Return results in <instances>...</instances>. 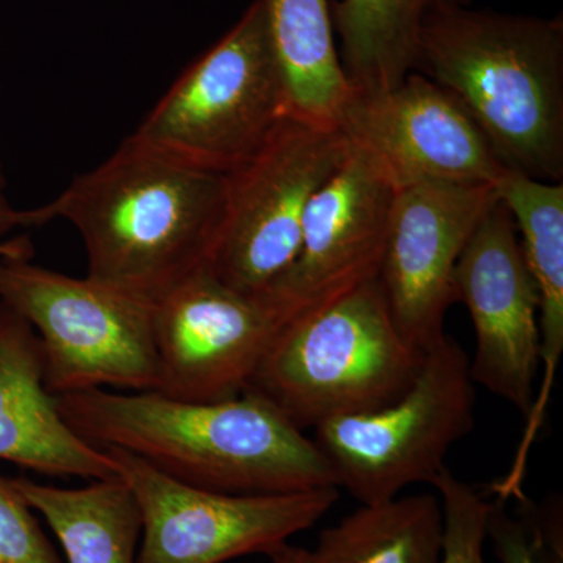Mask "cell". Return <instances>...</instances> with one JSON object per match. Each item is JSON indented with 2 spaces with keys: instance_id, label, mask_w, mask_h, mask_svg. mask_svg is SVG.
<instances>
[{
  "instance_id": "cell-11",
  "label": "cell",
  "mask_w": 563,
  "mask_h": 563,
  "mask_svg": "<svg viewBox=\"0 0 563 563\" xmlns=\"http://www.w3.org/2000/svg\"><path fill=\"white\" fill-rule=\"evenodd\" d=\"M339 129L396 191L432 181L496 185L507 173L465 107L417 70L391 90L351 91Z\"/></svg>"
},
{
  "instance_id": "cell-14",
  "label": "cell",
  "mask_w": 563,
  "mask_h": 563,
  "mask_svg": "<svg viewBox=\"0 0 563 563\" xmlns=\"http://www.w3.org/2000/svg\"><path fill=\"white\" fill-rule=\"evenodd\" d=\"M395 195L379 169L351 146L307 207L295 263L263 296L282 325L376 280Z\"/></svg>"
},
{
  "instance_id": "cell-10",
  "label": "cell",
  "mask_w": 563,
  "mask_h": 563,
  "mask_svg": "<svg viewBox=\"0 0 563 563\" xmlns=\"http://www.w3.org/2000/svg\"><path fill=\"white\" fill-rule=\"evenodd\" d=\"M158 393L181 401L239 398L282 322L257 296L229 287L210 266L152 303Z\"/></svg>"
},
{
  "instance_id": "cell-19",
  "label": "cell",
  "mask_w": 563,
  "mask_h": 563,
  "mask_svg": "<svg viewBox=\"0 0 563 563\" xmlns=\"http://www.w3.org/2000/svg\"><path fill=\"white\" fill-rule=\"evenodd\" d=\"M29 506L60 543L65 563H136L141 514L121 477L63 488L14 477Z\"/></svg>"
},
{
  "instance_id": "cell-24",
  "label": "cell",
  "mask_w": 563,
  "mask_h": 563,
  "mask_svg": "<svg viewBox=\"0 0 563 563\" xmlns=\"http://www.w3.org/2000/svg\"><path fill=\"white\" fill-rule=\"evenodd\" d=\"M51 220L46 203L38 209L20 210L13 207L7 196V179L0 162V243L10 239L11 233L18 229L40 228Z\"/></svg>"
},
{
  "instance_id": "cell-15",
  "label": "cell",
  "mask_w": 563,
  "mask_h": 563,
  "mask_svg": "<svg viewBox=\"0 0 563 563\" xmlns=\"http://www.w3.org/2000/svg\"><path fill=\"white\" fill-rule=\"evenodd\" d=\"M0 461L49 477H120L107 451L81 440L63 420L44 383L38 335L0 302Z\"/></svg>"
},
{
  "instance_id": "cell-18",
  "label": "cell",
  "mask_w": 563,
  "mask_h": 563,
  "mask_svg": "<svg viewBox=\"0 0 563 563\" xmlns=\"http://www.w3.org/2000/svg\"><path fill=\"white\" fill-rule=\"evenodd\" d=\"M473 0H336L331 3L340 60L352 92L391 90L417 65L424 22L439 11Z\"/></svg>"
},
{
  "instance_id": "cell-6",
  "label": "cell",
  "mask_w": 563,
  "mask_h": 563,
  "mask_svg": "<svg viewBox=\"0 0 563 563\" xmlns=\"http://www.w3.org/2000/svg\"><path fill=\"white\" fill-rule=\"evenodd\" d=\"M474 407L468 354L444 333L426 350L398 401L321 422L312 440L339 488L361 504L384 503L410 485L432 483L453 444L473 431Z\"/></svg>"
},
{
  "instance_id": "cell-20",
  "label": "cell",
  "mask_w": 563,
  "mask_h": 563,
  "mask_svg": "<svg viewBox=\"0 0 563 563\" xmlns=\"http://www.w3.org/2000/svg\"><path fill=\"white\" fill-rule=\"evenodd\" d=\"M443 512L431 493L362 504L325 528L313 550L317 563H440Z\"/></svg>"
},
{
  "instance_id": "cell-16",
  "label": "cell",
  "mask_w": 563,
  "mask_h": 563,
  "mask_svg": "<svg viewBox=\"0 0 563 563\" xmlns=\"http://www.w3.org/2000/svg\"><path fill=\"white\" fill-rule=\"evenodd\" d=\"M499 201L510 211L526 265L539 291L540 366L542 384L533 396L523 440L507 479L523 483L526 463L539 435L563 352V184L504 174L496 184Z\"/></svg>"
},
{
  "instance_id": "cell-23",
  "label": "cell",
  "mask_w": 563,
  "mask_h": 563,
  "mask_svg": "<svg viewBox=\"0 0 563 563\" xmlns=\"http://www.w3.org/2000/svg\"><path fill=\"white\" fill-rule=\"evenodd\" d=\"M487 540L499 563H544V539L537 529L510 517L506 503H490Z\"/></svg>"
},
{
  "instance_id": "cell-25",
  "label": "cell",
  "mask_w": 563,
  "mask_h": 563,
  "mask_svg": "<svg viewBox=\"0 0 563 563\" xmlns=\"http://www.w3.org/2000/svg\"><path fill=\"white\" fill-rule=\"evenodd\" d=\"M35 247L31 236L18 235L0 243V258H16V261H32Z\"/></svg>"
},
{
  "instance_id": "cell-26",
  "label": "cell",
  "mask_w": 563,
  "mask_h": 563,
  "mask_svg": "<svg viewBox=\"0 0 563 563\" xmlns=\"http://www.w3.org/2000/svg\"><path fill=\"white\" fill-rule=\"evenodd\" d=\"M269 563H317L313 551L301 547H292L290 543L280 544L272 553L266 554Z\"/></svg>"
},
{
  "instance_id": "cell-9",
  "label": "cell",
  "mask_w": 563,
  "mask_h": 563,
  "mask_svg": "<svg viewBox=\"0 0 563 563\" xmlns=\"http://www.w3.org/2000/svg\"><path fill=\"white\" fill-rule=\"evenodd\" d=\"M141 514L136 563H225L269 554L309 531L339 501L336 487L232 495L192 487L122 450H106Z\"/></svg>"
},
{
  "instance_id": "cell-13",
  "label": "cell",
  "mask_w": 563,
  "mask_h": 563,
  "mask_svg": "<svg viewBox=\"0 0 563 563\" xmlns=\"http://www.w3.org/2000/svg\"><path fill=\"white\" fill-rule=\"evenodd\" d=\"M454 298L468 309L476 332L473 383L528 417L540 369L539 291L501 201L485 214L459 258Z\"/></svg>"
},
{
  "instance_id": "cell-7",
  "label": "cell",
  "mask_w": 563,
  "mask_h": 563,
  "mask_svg": "<svg viewBox=\"0 0 563 563\" xmlns=\"http://www.w3.org/2000/svg\"><path fill=\"white\" fill-rule=\"evenodd\" d=\"M0 302L38 335L51 395L157 390L150 303L16 258H0Z\"/></svg>"
},
{
  "instance_id": "cell-8",
  "label": "cell",
  "mask_w": 563,
  "mask_h": 563,
  "mask_svg": "<svg viewBox=\"0 0 563 563\" xmlns=\"http://www.w3.org/2000/svg\"><path fill=\"white\" fill-rule=\"evenodd\" d=\"M350 150L340 129L282 120L261 150L225 174L214 276L257 298L272 290L296 261L307 207Z\"/></svg>"
},
{
  "instance_id": "cell-5",
  "label": "cell",
  "mask_w": 563,
  "mask_h": 563,
  "mask_svg": "<svg viewBox=\"0 0 563 563\" xmlns=\"http://www.w3.org/2000/svg\"><path fill=\"white\" fill-rule=\"evenodd\" d=\"M288 113L265 0L181 73L131 139L190 168L229 174Z\"/></svg>"
},
{
  "instance_id": "cell-12",
  "label": "cell",
  "mask_w": 563,
  "mask_h": 563,
  "mask_svg": "<svg viewBox=\"0 0 563 563\" xmlns=\"http://www.w3.org/2000/svg\"><path fill=\"white\" fill-rule=\"evenodd\" d=\"M498 202L496 185L432 181L396 191L376 280L396 328L415 350L426 352L446 333L455 266Z\"/></svg>"
},
{
  "instance_id": "cell-4",
  "label": "cell",
  "mask_w": 563,
  "mask_h": 563,
  "mask_svg": "<svg viewBox=\"0 0 563 563\" xmlns=\"http://www.w3.org/2000/svg\"><path fill=\"white\" fill-rule=\"evenodd\" d=\"M424 352L404 340L377 280L282 325L250 388L299 429L398 401Z\"/></svg>"
},
{
  "instance_id": "cell-2",
  "label": "cell",
  "mask_w": 563,
  "mask_h": 563,
  "mask_svg": "<svg viewBox=\"0 0 563 563\" xmlns=\"http://www.w3.org/2000/svg\"><path fill=\"white\" fill-rule=\"evenodd\" d=\"M84 240L87 277L152 306L210 266L224 220L225 176L147 150L131 136L54 201Z\"/></svg>"
},
{
  "instance_id": "cell-21",
  "label": "cell",
  "mask_w": 563,
  "mask_h": 563,
  "mask_svg": "<svg viewBox=\"0 0 563 563\" xmlns=\"http://www.w3.org/2000/svg\"><path fill=\"white\" fill-rule=\"evenodd\" d=\"M439 493L443 512L440 563H487V518L490 503L444 466L429 484Z\"/></svg>"
},
{
  "instance_id": "cell-22",
  "label": "cell",
  "mask_w": 563,
  "mask_h": 563,
  "mask_svg": "<svg viewBox=\"0 0 563 563\" xmlns=\"http://www.w3.org/2000/svg\"><path fill=\"white\" fill-rule=\"evenodd\" d=\"M13 479L0 474V563H65Z\"/></svg>"
},
{
  "instance_id": "cell-1",
  "label": "cell",
  "mask_w": 563,
  "mask_h": 563,
  "mask_svg": "<svg viewBox=\"0 0 563 563\" xmlns=\"http://www.w3.org/2000/svg\"><path fill=\"white\" fill-rule=\"evenodd\" d=\"M55 399L66 424L91 446L128 451L192 487L232 495L339 488L313 440L254 391L214 402L109 388Z\"/></svg>"
},
{
  "instance_id": "cell-3",
  "label": "cell",
  "mask_w": 563,
  "mask_h": 563,
  "mask_svg": "<svg viewBox=\"0 0 563 563\" xmlns=\"http://www.w3.org/2000/svg\"><path fill=\"white\" fill-rule=\"evenodd\" d=\"M415 70L465 107L506 172L562 184V16L439 11L422 25Z\"/></svg>"
},
{
  "instance_id": "cell-17",
  "label": "cell",
  "mask_w": 563,
  "mask_h": 563,
  "mask_svg": "<svg viewBox=\"0 0 563 563\" xmlns=\"http://www.w3.org/2000/svg\"><path fill=\"white\" fill-rule=\"evenodd\" d=\"M274 55L288 113L318 128L339 129L351 96L340 60L329 0H265Z\"/></svg>"
}]
</instances>
